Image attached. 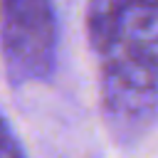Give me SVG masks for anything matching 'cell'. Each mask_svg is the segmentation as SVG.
Listing matches in <instances>:
<instances>
[{
  "mask_svg": "<svg viewBox=\"0 0 158 158\" xmlns=\"http://www.w3.org/2000/svg\"><path fill=\"white\" fill-rule=\"evenodd\" d=\"M59 27L52 0H0V57L12 86L49 81Z\"/></svg>",
  "mask_w": 158,
  "mask_h": 158,
  "instance_id": "7a4b0ae2",
  "label": "cell"
},
{
  "mask_svg": "<svg viewBox=\"0 0 158 158\" xmlns=\"http://www.w3.org/2000/svg\"><path fill=\"white\" fill-rule=\"evenodd\" d=\"M0 158H27L25 146L20 143V138L15 136L12 126L2 114H0Z\"/></svg>",
  "mask_w": 158,
  "mask_h": 158,
  "instance_id": "277c9868",
  "label": "cell"
},
{
  "mask_svg": "<svg viewBox=\"0 0 158 158\" xmlns=\"http://www.w3.org/2000/svg\"><path fill=\"white\" fill-rule=\"evenodd\" d=\"M99 109L118 146L138 143L158 118V15L128 20L99 54Z\"/></svg>",
  "mask_w": 158,
  "mask_h": 158,
  "instance_id": "6da1fadb",
  "label": "cell"
},
{
  "mask_svg": "<svg viewBox=\"0 0 158 158\" xmlns=\"http://www.w3.org/2000/svg\"><path fill=\"white\" fill-rule=\"evenodd\" d=\"M138 15H158V0H89L84 25L91 52H106L118 30Z\"/></svg>",
  "mask_w": 158,
  "mask_h": 158,
  "instance_id": "3957f363",
  "label": "cell"
}]
</instances>
